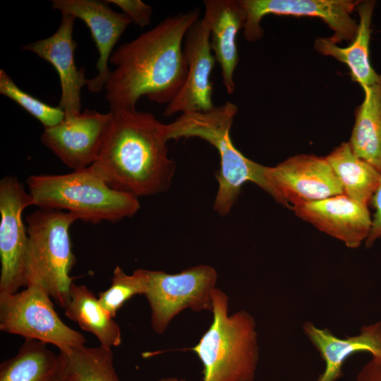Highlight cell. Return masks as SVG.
Wrapping results in <instances>:
<instances>
[{"label":"cell","instance_id":"cell-30","mask_svg":"<svg viewBox=\"0 0 381 381\" xmlns=\"http://www.w3.org/2000/svg\"><path fill=\"white\" fill-rule=\"evenodd\" d=\"M159 381H188L183 379H179L176 377H168V378H163L159 380Z\"/></svg>","mask_w":381,"mask_h":381},{"label":"cell","instance_id":"cell-28","mask_svg":"<svg viewBox=\"0 0 381 381\" xmlns=\"http://www.w3.org/2000/svg\"><path fill=\"white\" fill-rule=\"evenodd\" d=\"M370 205L373 207L375 212L372 217L370 233L364 242L367 248H371L377 240L381 238V179Z\"/></svg>","mask_w":381,"mask_h":381},{"label":"cell","instance_id":"cell-22","mask_svg":"<svg viewBox=\"0 0 381 381\" xmlns=\"http://www.w3.org/2000/svg\"><path fill=\"white\" fill-rule=\"evenodd\" d=\"M64 308L66 317L83 330L94 334L100 346L111 349L121 344L119 325L85 286L72 283L69 299Z\"/></svg>","mask_w":381,"mask_h":381},{"label":"cell","instance_id":"cell-26","mask_svg":"<svg viewBox=\"0 0 381 381\" xmlns=\"http://www.w3.org/2000/svg\"><path fill=\"white\" fill-rule=\"evenodd\" d=\"M0 93L16 102L44 127H53L65 119L64 111L21 90L3 69L0 70Z\"/></svg>","mask_w":381,"mask_h":381},{"label":"cell","instance_id":"cell-1","mask_svg":"<svg viewBox=\"0 0 381 381\" xmlns=\"http://www.w3.org/2000/svg\"><path fill=\"white\" fill-rule=\"evenodd\" d=\"M197 8L166 18L157 25L113 52L115 66L104 87L110 111L135 110L138 101L169 104L188 73L183 43L200 18Z\"/></svg>","mask_w":381,"mask_h":381},{"label":"cell","instance_id":"cell-18","mask_svg":"<svg viewBox=\"0 0 381 381\" xmlns=\"http://www.w3.org/2000/svg\"><path fill=\"white\" fill-rule=\"evenodd\" d=\"M303 329L325 362V369L316 381H337L343 375L344 363L355 353L368 352L381 357V321L363 326L356 335L344 337L310 321L304 323Z\"/></svg>","mask_w":381,"mask_h":381},{"label":"cell","instance_id":"cell-4","mask_svg":"<svg viewBox=\"0 0 381 381\" xmlns=\"http://www.w3.org/2000/svg\"><path fill=\"white\" fill-rule=\"evenodd\" d=\"M229 297L217 288L212 322L198 344L189 349L200 358L202 381H253L259 360L254 318L246 310L229 313Z\"/></svg>","mask_w":381,"mask_h":381},{"label":"cell","instance_id":"cell-17","mask_svg":"<svg viewBox=\"0 0 381 381\" xmlns=\"http://www.w3.org/2000/svg\"><path fill=\"white\" fill-rule=\"evenodd\" d=\"M203 18L210 30V46L219 63L228 94L235 92L234 80L239 57L236 38L244 28L246 13L240 0H205Z\"/></svg>","mask_w":381,"mask_h":381},{"label":"cell","instance_id":"cell-12","mask_svg":"<svg viewBox=\"0 0 381 381\" xmlns=\"http://www.w3.org/2000/svg\"><path fill=\"white\" fill-rule=\"evenodd\" d=\"M112 114L85 109L78 116L44 128L40 140L65 165L74 170L90 167L97 159Z\"/></svg>","mask_w":381,"mask_h":381},{"label":"cell","instance_id":"cell-3","mask_svg":"<svg viewBox=\"0 0 381 381\" xmlns=\"http://www.w3.org/2000/svg\"><path fill=\"white\" fill-rule=\"evenodd\" d=\"M237 111L235 104L226 102L207 111L183 113L164 125L167 141L195 137L206 140L217 150L220 169L216 176L218 189L214 209L223 216L230 212L245 183L253 182L267 193L269 191L265 166L244 156L231 140L230 131Z\"/></svg>","mask_w":381,"mask_h":381},{"label":"cell","instance_id":"cell-19","mask_svg":"<svg viewBox=\"0 0 381 381\" xmlns=\"http://www.w3.org/2000/svg\"><path fill=\"white\" fill-rule=\"evenodd\" d=\"M375 5L376 1L372 0L358 3L356 8L359 16L358 32L349 46L341 47L329 37H318L314 43L318 53L332 56L345 64L349 68L352 80L363 90L375 84L380 75L375 71L369 59L371 23Z\"/></svg>","mask_w":381,"mask_h":381},{"label":"cell","instance_id":"cell-29","mask_svg":"<svg viewBox=\"0 0 381 381\" xmlns=\"http://www.w3.org/2000/svg\"><path fill=\"white\" fill-rule=\"evenodd\" d=\"M356 381H381V357L372 356L361 368Z\"/></svg>","mask_w":381,"mask_h":381},{"label":"cell","instance_id":"cell-27","mask_svg":"<svg viewBox=\"0 0 381 381\" xmlns=\"http://www.w3.org/2000/svg\"><path fill=\"white\" fill-rule=\"evenodd\" d=\"M107 1L119 7L137 26L144 28L151 22L152 8L140 0H107Z\"/></svg>","mask_w":381,"mask_h":381},{"label":"cell","instance_id":"cell-21","mask_svg":"<svg viewBox=\"0 0 381 381\" xmlns=\"http://www.w3.org/2000/svg\"><path fill=\"white\" fill-rule=\"evenodd\" d=\"M363 91L365 97L356 111L348 143L356 156L381 174V74L375 84Z\"/></svg>","mask_w":381,"mask_h":381},{"label":"cell","instance_id":"cell-24","mask_svg":"<svg viewBox=\"0 0 381 381\" xmlns=\"http://www.w3.org/2000/svg\"><path fill=\"white\" fill-rule=\"evenodd\" d=\"M61 353L65 358L70 381H119L111 349L83 345Z\"/></svg>","mask_w":381,"mask_h":381},{"label":"cell","instance_id":"cell-2","mask_svg":"<svg viewBox=\"0 0 381 381\" xmlns=\"http://www.w3.org/2000/svg\"><path fill=\"white\" fill-rule=\"evenodd\" d=\"M110 111L102 147L89 169L111 188L137 198L167 191L176 164L168 155L164 124L150 112Z\"/></svg>","mask_w":381,"mask_h":381},{"label":"cell","instance_id":"cell-14","mask_svg":"<svg viewBox=\"0 0 381 381\" xmlns=\"http://www.w3.org/2000/svg\"><path fill=\"white\" fill-rule=\"evenodd\" d=\"M52 6L61 14L80 19L89 28L99 57L96 63L97 75L87 80V85L92 92H100L111 71L108 65L113 49L132 21L125 13L110 8L107 1L53 0Z\"/></svg>","mask_w":381,"mask_h":381},{"label":"cell","instance_id":"cell-13","mask_svg":"<svg viewBox=\"0 0 381 381\" xmlns=\"http://www.w3.org/2000/svg\"><path fill=\"white\" fill-rule=\"evenodd\" d=\"M183 54L188 65L185 83L164 110V116L178 112H202L211 110L213 85L210 75L215 64L210 46V30L202 18L188 30L183 42Z\"/></svg>","mask_w":381,"mask_h":381},{"label":"cell","instance_id":"cell-5","mask_svg":"<svg viewBox=\"0 0 381 381\" xmlns=\"http://www.w3.org/2000/svg\"><path fill=\"white\" fill-rule=\"evenodd\" d=\"M27 186L33 205L65 210L92 224L116 222L133 217L138 198L111 188L89 167L59 175H32Z\"/></svg>","mask_w":381,"mask_h":381},{"label":"cell","instance_id":"cell-8","mask_svg":"<svg viewBox=\"0 0 381 381\" xmlns=\"http://www.w3.org/2000/svg\"><path fill=\"white\" fill-rule=\"evenodd\" d=\"M0 329L56 346L61 352L85 345L83 334L66 325L42 288L30 286L21 291L0 294Z\"/></svg>","mask_w":381,"mask_h":381},{"label":"cell","instance_id":"cell-20","mask_svg":"<svg viewBox=\"0 0 381 381\" xmlns=\"http://www.w3.org/2000/svg\"><path fill=\"white\" fill-rule=\"evenodd\" d=\"M0 381H68L64 356L25 339L18 353L1 363Z\"/></svg>","mask_w":381,"mask_h":381},{"label":"cell","instance_id":"cell-9","mask_svg":"<svg viewBox=\"0 0 381 381\" xmlns=\"http://www.w3.org/2000/svg\"><path fill=\"white\" fill-rule=\"evenodd\" d=\"M264 176L270 194L284 207L322 200L343 193L341 183L325 157L292 156L275 167H266Z\"/></svg>","mask_w":381,"mask_h":381},{"label":"cell","instance_id":"cell-25","mask_svg":"<svg viewBox=\"0 0 381 381\" xmlns=\"http://www.w3.org/2000/svg\"><path fill=\"white\" fill-rule=\"evenodd\" d=\"M146 290V270L138 269L131 274H126L116 266L113 272L111 286L98 294L100 305L112 317L133 296L144 295Z\"/></svg>","mask_w":381,"mask_h":381},{"label":"cell","instance_id":"cell-15","mask_svg":"<svg viewBox=\"0 0 381 381\" xmlns=\"http://www.w3.org/2000/svg\"><path fill=\"white\" fill-rule=\"evenodd\" d=\"M75 19L72 15L62 14L60 25L52 35L23 47L50 63L58 73L61 88L58 106L64 111V119L82 112L81 90L87 83L84 68L78 69L74 61L77 43L73 39V31Z\"/></svg>","mask_w":381,"mask_h":381},{"label":"cell","instance_id":"cell-11","mask_svg":"<svg viewBox=\"0 0 381 381\" xmlns=\"http://www.w3.org/2000/svg\"><path fill=\"white\" fill-rule=\"evenodd\" d=\"M246 13L243 37L255 42L263 36L260 21L267 15L309 16L322 19L334 32L329 39L338 44L352 42L358 23L351 13L360 1L351 0H240Z\"/></svg>","mask_w":381,"mask_h":381},{"label":"cell","instance_id":"cell-10","mask_svg":"<svg viewBox=\"0 0 381 381\" xmlns=\"http://www.w3.org/2000/svg\"><path fill=\"white\" fill-rule=\"evenodd\" d=\"M33 205L30 194L16 176L0 181V294H11L25 287L28 245L23 212Z\"/></svg>","mask_w":381,"mask_h":381},{"label":"cell","instance_id":"cell-31","mask_svg":"<svg viewBox=\"0 0 381 381\" xmlns=\"http://www.w3.org/2000/svg\"><path fill=\"white\" fill-rule=\"evenodd\" d=\"M68 381H70L69 379H68Z\"/></svg>","mask_w":381,"mask_h":381},{"label":"cell","instance_id":"cell-16","mask_svg":"<svg viewBox=\"0 0 381 381\" xmlns=\"http://www.w3.org/2000/svg\"><path fill=\"white\" fill-rule=\"evenodd\" d=\"M291 209L298 217L350 248H358L370 233L372 217L368 206L344 194L301 203Z\"/></svg>","mask_w":381,"mask_h":381},{"label":"cell","instance_id":"cell-6","mask_svg":"<svg viewBox=\"0 0 381 381\" xmlns=\"http://www.w3.org/2000/svg\"><path fill=\"white\" fill-rule=\"evenodd\" d=\"M76 220L70 212L39 207L26 218L25 287L42 288L62 308L73 282L70 273L75 258L69 229Z\"/></svg>","mask_w":381,"mask_h":381},{"label":"cell","instance_id":"cell-7","mask_svg":"<svg viewBox=\"0 0 381 381\" xmlns=\"http://www.w3.org/2000/svg\"><path fill=\"white\" fill-rule=\"evenodd\" d=\"M218 274L210 265H199L176 274L146 270L147 298L151 309V326L162 334L182 310H212V296Z\"/></svg>","mask_w":381,"mask_h":381},{"label":"cell","instance_id":"cell-23","mask_svg":"<svg viewBox=\"0 0 381 381\" xmlns=\"http://www.w3.org/2000/svg\"><path fill=\"white\" fill-rule=\"evenodd\" d=\"M325 157L341 183L344 195L369 207L381 174L356 156L349 143H341Z\"/></svg>","mask_w":381,"mask_h":381}]
</instances>
